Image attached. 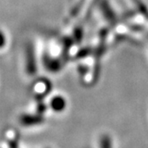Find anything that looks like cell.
<instances>
[{
  "mask_svg": "<svg viewBox=\"0 0 148 148\" xmlns=\"http://www.w3.org/2000/svg\"><path fill=\"white\" fill-rule=\"evenodd\" d=\"M5 137L8 143H9L11 147H16L18 141V134L13 129H9L5 132Z\"/></svg>",
  "mask_w": 148,
  "mask_h": 148,
  "instance_id": "cell-2",
  "label": "cell"
},
{
  "mask_svg": "<svg viewBox=\"0 0 148 148\" xmlns=\"http://www.w3.org/2000/svg\"><path fill=\"white\" fill-rule=\"evenodd\" d=\"M39 121H40V120L39 119V118H38V117H33V116L22 117V119H21L22 123H25V124H27V125L36 124V123H38Z\"/></svg>",
  "mask_w": 148,
  "mask_h": 148,
  "instance_id": "cell-5",
  "label": "cell"
},
{
  "mask_svg": "<svg viewBox=\"0 0 148 148\" xmlns=\"http://www.w3.org/2000/svg\"><path fill=\"white\" fill-rule=\"evenodd\" d=\"M5 36L4 35L0 32V48H3L4 45H5Z\"/></svg>",
  "mask_w": 148,
  "mask_h": 148,
  "instance_id": "cell-6",
  "label": "cell"
},
{
  "mask_svg": "<svg viewBox=\"0 0 148 148\" xmlns=\"http://www.w3.org/2000/svg\"><path fill=\"white\" fill-rule=\"evenodd\" d=\"M49 88V85L47 82L45 81H39L34 86V93L37 96H42V95H45L48 91Z\"/></svg>",
  "mask_w": 148,
  "mask_h": 148,
  "instance_id": "cell-1",
  "label": "cell"
},
{
  "mask_svg": "<svg viewBox=\"0 0 148 148\" xmlns=\"http://www.w3.org/2000/svg\"><path fill=\"white\" fill-rule=\"evenodd\" d=\"M64 106H65V101L64 98L60 97V96H56L52 99L51 101V107L53 110L60 111L64 110Z\"/></svg>",
  "mask_w": 148,
  "mask_h": 148,
  "instance_id": "cell-3",
  "label": "cell"
},
{
  "mask_svg": "<svg viewBox=\"0 0 148 148\" xmlns=\"http://www.w3.org/2000/svg\"><path fill=\"white\" fill-rule=\"evenodd\" d=\"M34 53L32 52V49H28V53H27V70L29 73H33L36 71V64L34 63Z\"/></svg>",
  "mask_w": 148,
  "mask_h": 148,
  "instance_id": "cell-4",
  "label": "cell"
}]
</instances>
